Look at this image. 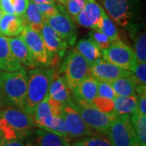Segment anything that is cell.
<instances>
[{"label":"cell","mask_w":146,"mask_h":146,"mask_svg":"<svg viewBox=\"0 0 146 146\" xmlns=\"http://www.w3.org/2000/svg\"><path fill=\"white\" fill-rule=\"evenodd\" d=\"M54 70L48 67L36 68L29 71L27 94L23 110L33 116L36 106L49 94Z\"/></svg>","instance_id":"cell-1"},{"label":"cell","mask_w":146,"mask_h":146,"mask_svg":"<svg viewBox=\"0 0 146 146\" xmlns=\"http://www.w3.org/2000/svg\"><path fill=\"white\" fill-rule=\"evenodd\" d=\"M34 123L31 115L16 106L0 110V130L6 140L24 139L29 136Z\"/></svg>","instance_id":"cell-2"},{"label":"cell","mask_w":146,"mask_h":146,"mask_svg":"<svg viewBox=\"0 0 146 146\" xmlns=\"http://www.w3.org/2000/svg\"><path fill=\"white\" fill-rule=\"evenodd\" d=\"M2 80L3 98L8 103L23 110L26 98L28 75L24 68L15 72L0 73Z\"/></svg>","instance_id":"cell-3"},{"label":"cell","mask_w":146,"mask_h":146,"mask_svg":"<svg viewBox=\"0 0 146 146\" xmlns=\"http://www.w3.org/2000/svg\"><path fill=\"white\" fill-rule=\"evenodd\" d=\"M72 102L73 106L77 110L84 122L94 131L107 135L112 122L118 115L113 112H102L98 110L92 103H76Z\"/></svg>","instance_id":"cell-4"},{"label":"cell","mask_w":146,"mask_h":146,"mask_svg":"<svg viewBox=\"0 0 146 146\" xmlns=\"http://www.w3.org/2000/svg\"><path fill=\"white\" fill-rule=\"evenodd\" d=\"M63 80L70 90L75 89L84 78L90 75V66L85 58L74 50L68 54L61 67Z\"/></svg>","instance_id":"cell-5"},{"label":"cell","mask_w":146,"mask_h":146,"mask_svg":"<svg viewBox=\"0 0 146 146\" xmlns=\"http://www.w3.org/2000/svg\"><path fill=\"white\" fill-rule=\"evenodd\" d=\"M105 60L119 68L133 72L137 64L135 51L121 40L113 42L107 49L102 50Z\"/></svg>","instance_id":"cell-6"},{"label":"cell","mask_w":146,"mask_h":146,"mask_svg":"<svg viewBox=\"0 0 146 146\" xmlns=\"http://www.w3.org/2000/svg\"><path fill=\"white\" fill-rule=\"evenodd\" d=\"M107 135L112 146H131L138 140L129 115H118Z\"/></svg>","instance_id":"cell-7"},{"label":"cell","mask_w":146,"mask_h":146,"mask_svg":"<svg viewBox=\"0 0 146 146\" xmlns=\"http://www.w3.org/2000/svg\"><path fill=\"white\" fill-rule=\"evenodd\" d=\"M62 116L65 121L68 135L70 138L96 136V131L88 126L77 110L73 106L72 100L63 105Z\"/></svg>","instance_id":"cell-8"},{"label":"cell","mask_w":146,"mask_h":146,"mask_svg":"<svg viewBox=\"0 0 146 146\" xmlns=\"http://www.w3.org/2000/svg\"><path fill=\"white\" fill-rule=\"evenodd\" d=\"M107 14L116 24L127 27L136 11L137 0H103Z\"/></svg>","instance_id":"cell-9"},{"label":"cell","mask_w":146,"mask_h":146,"mask_svg":"<svg viewBox=\"0 0 146 146\" xmlns=\"http://www.w3.org/2000/svg\"><path fill=\"white\" fill-rule=\"evenodd\" d=\"M57 13L44 20V23L52 28L64 41L70 45H74L76 41V27L70 15L65 12L59 6Z\"/></svg>","instance_id":"cell-10"},{"label":"cell","mask_w":146,"mask_h":146,"mask_svg":"<svg viewBox=\"0 0 146 146\" xmlns=\"http://www.w3.org/2000/svg\"><path fill=\"white\" fill-rule=\"evenodd\" d=\"M21 38L25 43L37 64L50 65V57L42 36L39 33L33 31L29 27L24 26Z\"/></svg>","instance_id":"cell-11"},{"label":"cell","mask_w":146,"mask_h":146,"mask_svg":"<svg viewBox=\"0 0 146 146\" xmlns=\"http://www.w3.org/2000/svg\"><path fill=\"white\" fill-rule=\"evenodd\" d=\"M40 34L49 54L50 64H57L59 57L63 56L68 43L46 23H44Z\"/></svg>","instance_id":"cell-12"},{"label":"cell","mask_w":146,"mask_h":146,"mask_svg":"<svg viewBox=\"0 0 146 146\" xmlns=\"http://www.w3.org/2000/svg\"><path fill=\"white\" fill-rule=\"evenodd\" d=\"M131 73L130 71L119 68L105 59H97L90 65V75L98 81L111 83L117 79L128 76Z\"/></svg>","instance_id":"cell-13"},{"label":"cell","mask_w":146,"mask_h":146,"mask_svg":"<svg viewBox=\"0 0 146 146\" xmlns=\"http://www.w3.org/2000/svg\"><path fill=\"white\" fill-rule=\"evenodd\" d=\"M103 11L96 0H86L83 9L74 19L80 25L94 30Z\"/></svg>","instance_id":"cell-14"},{"label":"cell","mask_w":146,"mask_h":146,"mask_svg":"<svg viewBox=\"0 0 146 146\" xmlns=\"http://www.w3.org/2000/svg\"><path fill=\"white\" fill-rule=\"evenodd\" d=\"M98 81L91 75L84 78L73 89L74 102L92 103V101L98 96Z\"/></svg>","instance_id":"cell-15"},{"label":"cell","mask_w":146,"mask_h":146,"mask_svg":"<svg viewBox=\"0 0 146 146\" xmlns=\"http://www.w3.org/2000/svg\"><path fill=\"white\" fill-rule=\"evenodd\" d=\"M21 68L22 64L11 52L8 37L0 36V70L11 72Z\"/></svg>","instance_id":"cell-16"},{"label":"cell","mask_w":146,"mask_h":146,"mask_svg":"<svg viewBox=\"0 0 146 146\" xmlns=\"http://www.w3.org/2000/svg\"><path fill=\"white\" fill-rule=\"evenodd\" d=\"M8 39L11 52L21 64L31 68L37 65L29 48L21 37H9Z\"/></svg>","instance_id":"cell-17"},{"label":"cell","mask_w":146,"mask_h":146,"mask_svg":"<svg viewBox=\"0 0 146 146\" xmlns=\"http://www.w3.org/2000/svg\"><path fill=\"white\" fill-rule=\"evenodd\" d=\"M69 91L70 89L68 88L63 77L54 72L52 80L49 89V97L64 105L71 101Z\"/></svg>","instance_id":"cell-18"},{"label":"cell","mask_w":146,"mask_h":146,"mask_svg":"<svg viewBox=\"0 0 146 146\" xmlns=\"http://www.w3.org/2000/svg\"><path fill=\"white\" fill-rule=\"evenodd\" d=\"M36 146H68L70 145V137L61 136L54 132L42 130H36Z\"/></svg>","instance_id":"cell-19"},{"label":"cell","mask_w":146,"mask_h":146,"mask_svg":"<svg viewBox=\"0 0 146 146\" xmlns=\"http://www.w3.org/2000/svg\"><path fill=\"white\" fill-rule=\"evenodd\" d=\"M110 85L117 96H131L136 95V88L139 84L133 74L112 81Z\"/></svg>","instance_id":"cell-20"},{"label":"cell","mask_w":146,"mask_h":146,"mask_svg":"<svg viewBox=\"0 0 146 146\" xmlns=\"http://www.w3.org/2000/svg\"><path fill=\"white\" fill-rule=\"evenodd\" d=\"M24 26L29 27L33 31L40 33L44 22L42 16L34 2H29L25 15L21 18Z\"/></svg>","instance_id":"cell-21"},{"label":"cell","mask_w":146,"mask_h":146,"mask_svg":"<svg viewBox=\"0 0 146 146\" xmlns=\"http://www.w3.org/2000/svg\"><path fill=\"white\" fill-rule=\"evenodd\" d=\"M76 50L85 58L89 66L102 56V50L98 46V45L90 38L81 39L80 41H79L76 47Z\"/></svg>","instance_id":"cell-22"},{"label":"cell","mask_w":146,"mask_h":146,"mask_svg":"<svg viewBox=\"0 0 146 146\" xmlns=\"http://www.w3.org/2000/svg\"><path fill=\"white\" fill-rule=\"evenodd\" d=\"M114 111L118 115H129L137 108L138 98L136 95L116 96L114 98Z\"/></svg>","instance_id":"cell-23"},{"label":"cell","mask_w":146,"mask_h":146,"mask_svg":"<svg viewBox=\"0 0 146 146\" xmlns=\"http://www.w3.org/2000/svg\"><path fill=\"white\" fill-rule=\"evenodd\" d=\"M94 31L101 32L102 33L105 34L111 42L120 40L119 34L118 33L115 24L105 11H103L97 26L94 29Z\"/></svg>","instance_id":"cell-24"},{"label":"cell","mask_w":146,"mask_h":146,"mask_svg":"<svg viewBox=\"0 0 146 146\" xmlns=\"http://www.w3.org/2000/svg\"><path fill=\"white\" fill-rule=\"evenodd\" d=\"M131 115V123L138 140L146 144V115L139 113L136 110Z\"/></svg>","instance_id":"cell-25"},{"label":"cell","mask_w":146,"mask_h":146,"mask_svg":"<svg viewBox=\"0 0 146 146\" xmlns=\"http://www.w3.org/2000/svg\"><path fill=\"white\" fill-rule=\"evenodd\" d=\"M73 146H112L106 138L97 136H89L80 137L72 143Z\"/></svg>","instance_id":"cell-26"},{"label":"cell","mask_w":146,"mask_h":146,"mask_svg":"<svg viewBox=\"0 0 146 146\" xmlns=\"http://www.w3.org/2000/svg\"><path fill=\"white\" fill-rule=\"evenodd\" d=\"M135 42L136 57L137 63L146 62V35L145 33H141L139 36L133 38Z\"/></svg>","instance_id":"cell-27"},{"label":"cell","mask_w":146,"mask_h":146,"mask_svg":"<svg viewBox=\"0 0 146 146\" xmlns=\"http://www.w3.org/2000/svg\"><path fill=\"white\" fill-rule=\"evenodd\" d=\"M23 23L20 17L15 16L11 20L6 28V31L4 36H18L21 31L23 30Z\"/></svg>","instance_id":"cell-28"},{"label":"cell","mask_w":146,"mask_h":146,"mask_svg":"<svg viewBox=\"0 0 146 146\" xmlns=\"http://www.w3.org/2000/svg\"><path fill=\"white\" fill-rule=\"evenodd\" d=\"M92 104L98 110L102 112H113L114 111V101L106 98H102L97 96L93 101Z\"/></svg>","instance_id":"cell-29"},{"label":"cell","mask_w":146,"mask_h":146,"mask_svg":"<svg viewBox=\"0 0 146 146\" xmlns=\"http://www.w3.org/2000/svg\"><path fill=\"white\" fill-rule=\"evenodd\" d=\"M89 38L92 39L97 45L99 47L101 50H103L107 49L110 46L112 42H110L109 38L106 36L105 34L102 33L101 32L94 31L90 32L89 33Z\"/></svg>","instance_id":"cell-30"},{"label":"cell","mask_w":146,"mask_h":146,"mask_svg":"<svg viewBox=\"0 0 146 146\" xmlns=\"http://www.w3.org/2000/svg\"><path fill=\"white\" fill-rule=\"evenodd\" d=\"M36 6L38 11H40L41 15H42L43 21L48 17H50V16L54 15L55 13H57L58 11V7L54 5V3L53 2L37 3V4H36Z\"/></svg>","instance_id":"cell-31"},{"label":"cell","mask_w":146,"mask_h":146,"mask_svg":"<svg viewBox=\"0 0 146 146\" xmlns=\"http://www.w3.org/2000/svg\"><path fill=\"white\" fill-rule=\"evenodd\" d=\"M86 0H67L65 5L70 16L75 18L83 9Z\"/></svg>","instance_id":"cell-32"},{"label":"cell","mask_w":146,"mask_h":146,"mask_svg":"<svg viewBox=\"0 0 146 146\" xmlns=\"http://www.w3.org/2000/svg\"><path fill=\"white\" fill-rule=\"evenodd\" d=\"M98 96L102 98H106L108 99L114 100L117 96L110 84L103 81H98Z\"/></svg>","instance_id":"cell-33"},{"label":"cell","mask_w":146,"mask_h":146,"mask_svg":"<svg viewBox=\"0 0 146 146\" xmlns=\"http://www.w3.org/2000/svg\"><path fill=\"white\" fill-rule=\"evenodd\" d=\"M134 76L138 81L139 84L145 85L146 83V63H137L134 69Z\"/></svg>","instance_id":"cell-34"},{"label":"cell","mask_w":146,"mask_h":146,"mask_svg":"<svg viewBox=\"0 0 146 146\" xmlns=\"http://www.w3.org/2000/svg\"><path fill=\"white\" fill-rule=\"evenodd\" d=\"M29 3V0H14L13 7L15 11V16L21 18L25 15Z\"/></svg>","instance_id":"cell-35"},{"label":"cell","mask_w":146,"mask_h":146,"mask_svg":"<svg viewBox=\"0 0 146 146\" xmlns=\"http://www.w3.org/2000/svg\"><path fill=\"white\" fill-rule=\"evenodd\" d=\"M47 102L48 104L50 107V110L52 111L53 115L56 117H60L62 116V113H63V104L61 103L60 102H58L57 100L54 99L52 98L49 97V94L47 96Z\"/></svg>","instance_id":"cell-36"},{"label":"cell","mask_w":146,"mask_h":146,"mask_svg":"<svg viewBox=\"0 0 146 146\" xmlns=\"http://www.w3.org/2000/svg\"><path fill=\"white\" fill-rule=\"evenodd\" d=\"M0 10L4 14L15 15L14 7L11 0H0Z\"/></svg>","instance_id":"cell-37"},{"label":"cell","mask_w":146,"mask_h":146,"mask_svg":"<svg viewBox=\"0 0 146 146\" xmlns=\"http://www.w3.org/2000/svg\"><path fill=\"white\" fill-rule=\"evenodd\" d=\"M136 111L142 115H146V93L139 95Z\"/></svg>","instance_id":"cell-38"},{"label":"cell","mask_w":146,"mask_h":146,"mask_svg":"<svg viewBox=\"0 0 146 146\" xmlns=\"http://www.w3.org/2000/svg\"><path fill=\"white\" fill-rule=\"evenodd\" d=\"M23 139H16V140H6L2 137L0 141V146H24Z\"/></svg>","instance_id":"cell-39"},{"label":"cell","mask_w":146,"mask_h":146,"mask_svg":"<svg viewBox=\"0 0 146 146\" xmlns=\"http://www.w3.org/2000/svg\"><path fill=\"white\" fill-rule=\"evenodd\" d=\"M131 146H146V144L142 143V142H141L139 140H136V141Z\"/></svg>","instance_id":"cell-40"},{"label":"cell","mask_w":146,"mask_h":146,"mask_svg":"<svg viewBox=\"0 0 146 146\" xmlns=\"http://www.w3.org/2000/svg\"><path fill=\"white\" fill-rule=\"evenodd\" d=\"M33 2L37 4V3H50V2H53V0H33Z\"/></svg>","instance_id":"cell-41"},{"label":"cell","mask_w":146,"mask_h":146,"mask_svg":"<svg viewBox=\"0 0 146 146\" xmlns=\"http://www.w3.org/2000/svg\"><path fill=\"white\" fill-rule=\"evenodd\" d=\"M3 98V89H2V80L0 77V100Z\"/></svg>","instance_id":"cell-42"},{"label":"cell","mask_w":146,"mask_h":146,"mask_svg":"<svg viewBox=\"0 0 146 146\" xmlns=\"http://www.w3.org/2000/svg\"><path fill=\"white\" fill-rule=\"evenodd\" d=\"M54 1H56L58 3L63 4V5H65V3H66V2H67V0H54Z\"/></svg>","instance_id":"cell-43"},{"label":"cell","mask_w":146,"mask_h":146,"mask_svg":"<svg viewBox=\"0 0 146 146\" xmlns=\"http://www.w3.org/2000/svg\"><path fill=\"white\" fill-rule=\"evenodd\" d=\"M3 14H4V13H3V12L2 11L0 10V19H1V17L3 16Z\"/></svg>","instance_id":"cell-44"},{"label":"cell","mask_w":146,"mask_h":146,"mask_svg":"<svg viewBox=\"0 0 146 146\" xmlns=\"http://www.w3.org/2000/svg\"><path fill=\"white\" fill-rule=\"evenodd\" d=\"M24 146H34V145H33L32 144H26V145H25Z\"/></svg>","instance_id":"cell-45"},{"label":"cell","mask_w":146,"mask_h":146,"mask_svg":"<svg viewBox=\"0 0 146 146\" xmlns=\"http://www.w3.org/2000/svg\"><path fill=\"white\" fill-rule=\"evenodd\" d=\"M3 137V133H2V131H1V130H0V139Z\"/></svg>","instance_id":"cell-46"},{"label":"cell","mask_w":146,"mask_h":146,"mask_svg":"<svg viewBox=\"0 0 146 146\" xmlns=\"http://www.w3.org/2000/svg\"><path fill=\"white\" fill-rule=\"evenodd\" d=\"M13 1H14V0H11V2H12V3H13Z\"/></svg>","instance_id":"cell-47"},{"label":"cell","mask_w":146,"mask_h":146,"mask_svg":"<svg viewBox=\"0 0 146 146\" xmlns=\"http://www.w3.org/2000/svg\"><path fill=\"white\" fill-rule=\"evenodd\" d=\"M1 139H2V138H1ZM1 139H0V141H1Z\"/></svg>","instance_id":"cell-48"},{"label":"cell","mask_w":146,"mask_h":146,"mask_svg":"<svg viewBox=\"0 0 146 146\" xmlns=\"http://www.w3.org/2000/svg\"><path fill=\"white\" fill-rule=\"evenodd\" d=\"M68 146H70V145H68Z\"/></svg>","instance_id":"cell-49"}]
</instances>
